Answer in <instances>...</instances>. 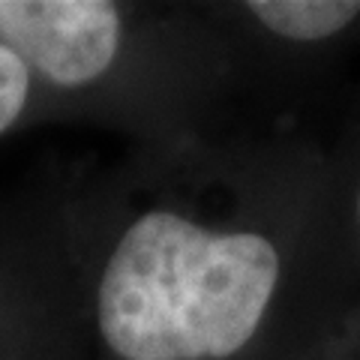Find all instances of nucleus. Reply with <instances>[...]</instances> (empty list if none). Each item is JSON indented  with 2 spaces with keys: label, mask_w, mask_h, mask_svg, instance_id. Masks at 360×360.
<instances>
[{
  "label": "nucleus",
  "mask_w": 360,
  "mask_h": 360,
  "mask_svg": "<svg viewBox=\"0 0 360 360\" xmlns=\"http://www.w3.org/2000/svg\"><path fill=\"white\" fill-rule=\"evenodd\" d=\"M58 207L90 360H285L336 312L328 153L297 132L135 141Z\"/></svg>",
  "instance_id": "f257e3e1"
},
{
  "label": "nucleus",
  "mask_w": 360,
  "mask_h": 360,
  "mask_svg": "<svg viewBox=\"0 0 360 360\" xmlns=\"http://www.w3.org/2000/svg\"><path fill=\"white\" fill-rule=\"evenodd\" d=\"M0 360H90L58 195L0 210Z\"/></svg>",
  "instance_id": "f03ea898"
},
{
  "label": "nucleus",
  "mask_w": 360,
  "mask_h": 360,
  "mask_svg": "<svg viewBox=\"0 0 360 360\" xmlns=\"http://www.w3.org/2000/svg\"><path fill=\"white\" fill-rule=\"evenodd\" d=\"M328 234L336 309L360 300V115L336 153H328Z\"/></svg>",
  "instance_id": "7ed1b4c3"
},
{
  "label": "nucleus",
  "mask_w": 360,
  "mask_h": 360,
  "mask_svg": "<svg viewBox=\"0 0 360 360\" xmlns=\"http://www.w3.org/2000/svg\"><path fill=\"white\" fill-rule=\"evenodd\" d=\"M42 123L33 72L13 42L0 37V141Z\"/></svg>",
  "instance_id": "20e7f679"
},
{
  "label": "nucleus",
  "mask_w": 360,
  "mask_h": 360,
  "mask_svg": "<svg viewBox=\"0 0 360 360\" xmlns=\"http://www.w3.org/2000/svg\"><path fill=\"white\" fill-rule=\"evenodd\" d=\"M285 360H360V300L328 315Z\"/></svg>",
  "instance_id": "39448f33"
}]
</instances>
